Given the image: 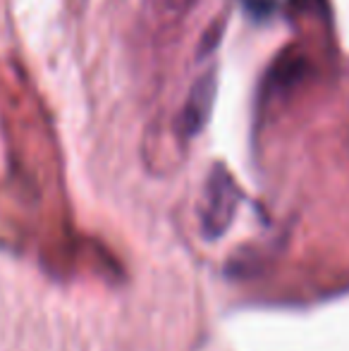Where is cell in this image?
<instances>
[{
    "instance_id": "2",
    "label": "cell",
    "mask_w": 349,
    "mask_h": 351,
    "mask_svg": "<svg viewBox=\"0 0 349 351\" xmlns=\"http://www.w3.org/2000/svg\"><path fill=\"white\" fill-rule=\"evenodd\" d=\"M215 103V74L206 72L204 77H199L191 86L189 96L184 101V110H182V132L186 136L199 134L206 127V122L210 120Z\"/></svg>"
},
{
    "instance_id": "1",
    "label": "cell",
    "mask_w": 349,
    "mask_h": 351,
    "mask_svg": "<svg viewBox=\"0 0 349 351\" xmlns=\"http://www.w3.org/2000/svg\"><path fill=\"white\" fill-rule=\"evenodd\" d=\"M239 204V189L232 175L223 165H213L204 186V199L199 206L201 227L208 237H220L230 227Z\"/></svg>"
},
{
    "instance_id": "3",
    "label": "cell",
    "mask_w": 349,
    "mask_h": 351,
    "mask_svg": "<svg viewBox=\"0 0 349 351\" xmlns=\"http://www.w3.org/2000/svg\"><path fill=\"white\" fill-rule=\"evenodd\" d=\"M304 74H306V60H304V58L285 56V58H280L278 65L273 67V74H270V77H273L278 84L289 86V84H297Z\"/></svg>"
}]
</instances>
